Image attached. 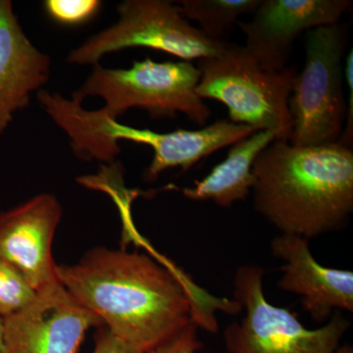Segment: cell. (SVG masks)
Masks as SVG:
<instances>
[{"label": "cell", "instance_id": "obj_1", "mask_svg": "<svg viewBox=\"0 0 353 353\" xmlns=\"http://www.w3.org/2000/svg\"><path fill=\"white\" fill-rule=\"evenodd\" d=\"M57 277L116 338L141 353L190 322L206 330L194 290L148 255L97 248L78 263L57 265Z\"/></svg>", "mask_w": 353, "mask_h": 353}, {"label": "cell", "instance_id": "obj_2", "mask_svg": "<svg viewBox=\"0 0 353 353\" xmlns=\"http://www.w3.org/2000/svg\"><path fill=\"white\" fill-rule=\"evenodd\" d=\"M253 208L281 234L310 239L340 231L353 211V152L340 143L275 141L252 166Z\"/></svg>", "mask_w": 353, "mask_h": 353}, {"label": "cell", "instance_id": "obj_3", "mask_svg": "<svg viewBox=\"0 0 353 353\" xmlns=\"http://www.w3.org/2000/svg\"><path fill=\"white\" fill-rule=\"evenodd\" d=\"M62 130L68 134L74 152L85 160L112 164L121 152L120 139L150 146L154 155L145 173L150 181L174 167H181L183 172L189 170L202 158L256 132L245 125L220 120L196 131L157 132L126 126L101 109L88 111L76 104L65 112Z\"/></svg>", "mask_w": 353, "mask_h": 353}, {"label": "cell", "instance_id": "obj_4", "mask_svg": "<svg viewBox=\"0 0 353 353\" xmlns=\"http://www.w3.org/2000/svg\"><path fill=\"white\" fill-rule=\"evenodd\" d=\"M196 94L227 106L234 124L269 131L289 141L292 130L289 101L297 75L294 66L265 71L243 46L228 43L218 57L202 58Z\"/></svg>", "mask_w": 353, "mask_h": 353}, {"label": "cell", "instance_id": "obj_5", "mask_svg": "<svg viewBox=\"0 0 353 353\" xmlns=\"http://www.w3.org/2000/svg\"><path fill=\"white\" fill-rule=\"evenodd\" d=\"M199 78V69L189 61L158 63L146 58L129 69H105L97 64L72 99L82 103L90 95L101 97L106 103L101 110L114 119L128 109L141 108L153 118L181 112L202 126L211 110L196 94Z\"/></svg>", "mask_w": 353, "mask_h": 353}, {"label": "cell", "instance_id": "obj_6", "mask_svg": "<svg viewBox=\"0 0 353 353\" xmlns=\"http://www.w3.org/2000/svg\"><path fill=\"white\" fill-rule=\"evenodd\" d=\"M264 276L254 264L241 265L234 274V301L245 314L225 329L228 353H334L341 347L350 320L336 312L324 326L306 328L289 309L267 301Z\"/></svg>", "mask_w": 353, "mask_h": 353}, {"label": "cell", "instance_id": "obj_7", "mask_svg": "<svg viewBox=\"0 0 353 353\" xmlns=\"http://www.w3.org/2000/svg\"><path fill=\"white\" fill-rule=\"evenodd\" d=\"M347 30L336 24L316 28L306 37L305 65L297 73L289 101V143L320 146L338 143L345 127L343 57Z\"/></svg>", "mask_w": 353, "mask_h": 353}, {"label": "cell", "instance_id": "obj_8", "mask_svg": "<svg viewBox=\"0 0 353 353\" xmlns=\"http://www.w3.org/2000/svg\"><path fill=\"white\" fill-rule=\"evenodd\" d=\"M120 19L70 53L74 64H99L102 57L126 48H146L182 61L218 57L228 41H215L183 18L166 0H127L117 7Z\"/></svg>", "mask_w": 353, "mask_h": 353}, {"label": "cell", "instance_id": "obj_9", "mask_svg": "<svg viewBox=\"0 0 353 353\" xmlns=\"http://www.w3.org/2000/svg\"><path fill=\"white\" fill-rule=\"evenodd\" d=\"M102 326L57 280L4 318L2 353H78L88 330Z\"/></svg>", "mask_w": 353, "mask_h": 353}, {"label": "cell", "instance_id": "obj_10", "mask_svg": "<svg viewBox=\"0 0 353 353\" xmlns=\"http://www.w3.org/2000/svg\"><path fill=\"white\" fill-rule=\"evenodd\" d=\"M350 0H261L250 22L239 21L245 48L268 72L287 68L292 46L303 32L339 24Z\"/></svg>", "mask_w": 353, "mask_h": 353}, {"label": "cell", "instance_id": "obj_11", "mask_svg": "<svg viewBox=\"0 0 353 353\" xmlns=\"http://www.w3.org/2000/svg\"><path fill=\"white\" fill-rule=\"evenodd\" d=\"M61 216V204L50 194L0 213V257L34 290L57 281L52 243Z\"/></svg>", "mask_w": 353, "mask_h": 353}, {"label": "cell", "instance_id": "obj_12", "mask_svg": "<svg viewBox=\"0 0 353 353\" xmlns=\"http://www.w3.org/2000/svg\"><path fill=\"white\" fill-rule=\"evenodd\" d=\"M271 253L284 261L278 288L301 296L311 319L324 324L340 311L353 312V272L330 268L316 261L309 241L294 234L273 239Z\"/></svg>", "mask_w": 353, "mask_h": 353}, {"label": "cell", "instance_id": "obj_13", "mask_svg": "<svg viewBox=\"0 0 353 353\" xmlns=\"http://www.w3.org/2000/svg\"><path fill=\"white\" fill-rule=\"evenodd\" d=\"M50 76V58L27 38L10 0H0V134Z\"/></svg>", "mask_w": 353, "mask_h": 353}, {"label": "cell", "instance_id": "obj_14", "mask_svg": "<svg viewBox=\"0 0 353 353\" xmlns=\"http://www.w3.org/2000/svg\"><path fill=\"white\" fill-rule=\"evenodd\" d=\"M275 139L273 132L259 131L234 143L226 159L216 165L208 176L196 181L194 187L183 189V196L194 201H212L223 208L245 201L254 185L253 163Z\"/></svg>", "mask_w": 353, "mask_h": 353}, {"label": "cell", "instance_id": "obj_15", "mask_svg": "<svg viewBox=\"0 0 353 353\" xmlns=\"http://www.w3.org/2000/svg\"><path fill=\"white\" fill-rule=\"evenodd\" d=\"M261 0H182L179 11L183 18L199 23L209 39L225 41L230 30L243 15L252 13Z\"/></svg>", "mask_w": 353, "mask_h": 353}, {"label": "cell", "instance_id": "obj_16", "mask_svg": "<svg viewBox=\"0 0 353 353\" xmlns=\"http://www.w3.org/2000/svg\"><path fill=\"white\" fill-rule=\"evenodd\" d=\"M36 294L24 277L0 257V318L8 317L24 307Z\"/></svg>", "mask_w": 353, "mask_h": 353}, {"label": "cell", "instance_id": "obj_17", "mask_svg": "<svg viewBox=\"0 0 353 353\" xmlns=\"http://www.w3.org/2000/svg\"><path fill=\"white\" fill-rule=\"evenodd\" d=\"M44 9L59 24H83L94 17L101 7L99 0H46Z\"/></svg>", "mask_w": 353, "mask_h": 353}, {"label": "cell", "instance_id": "obj_18", "mask_svg": "<svg viewBox=\"0 0 353 353\" xmlns=\"http://www.w3.org/2000/svg\"><path fill=\"white\" fill-rule=\"evenodd\" d=\"M199 329L197 323L190 322L175 336L145 353H197L203 347L197 334Z\"/></svg>", "mask_w": 353, "mask_h": 353}, {"label": "cell", "instance_id": "obj_19", "mask_svg": "<svg viewBox=\"0 0 353 353\" xmlns=\"http://www.w3.org/2000/svg\"><path fill=\"white\" fill-rule=\"evenodd\" d=\"M345 80H347L348 90H350V105L347 106V116H345V127L343 134L338 143L352 148L353 139V51L350 50L345 58Z\"/></svg>", "mask_w": 353, "mask_h": 353}, {"label": "cell", "instance_id": "obj_20", "mask_svg": "<svg viewBox=\"0 0 353 353\" xmlns=\"http://www.w3.org/2000/svg\"><path fill=\"white\" fill-rule=\"evenodd\" d=\"M92 353H141L116 338L108 328L99 327Z\"/></svg>", "mask_w": 353, "mask_h": 353}, {"label": "cell", "instance_id": "obj_21", "mask_svg": "<svg viewBox=\"0 0 353 353\" xmlns=\"http://www.w3.org/2000/svg\"><path fill=\"white\" fill-rule=\"evenodd\" d=\"M334 353H353L352 345L345 343V345H341Z\"/></svg>", "mask_w": 353, "mask_h": 353}, {"label": "cell", "instance_id": "obj_22", "mask_svg": "<svg viewBox=\"0 0 353 353\" xmlns=\"http://www.w3.org/2000/svg\"><path fill=\"white\" fill-rule=\"evenodd\" d=\"M3 352V319L0 318V353Z\"/></svg>", "mask_w": 353, "mask_h": 353}]
</instances>
